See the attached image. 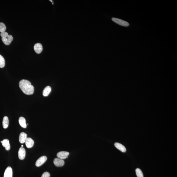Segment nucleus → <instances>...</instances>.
I'll list each match as a JSON object with an SVG mask.
<instances>
[{
	"label": "nucleus",
	"instance_id": "1",
	"mask_svg": "<svg viewBox=\"0 0 177 177\" xmlns=\"http://www.w3.org/2000/svg\"><path fill=\"white\" fill-rule=\"evenodd\" d=\"M19 87L25 94L31 95L34 93V88L30 82L26 80H22L19 82Z\"/></svg>",
	"mask_w": 177,
	"mask_h": 177
},
{
	"label": "nucleus",
	"instance_id": "2",
	"mask_svg": "<svg viewBox=\"0 0 177 177\" xmlns=\"http://www.w3.org/2000/svg\"><path fill=\"white\" fill-rule=\"evenodd\" d=\"M112 20L115 23H117L118 25L124 27L128 26L129 25L128 22L126 21H123L121 19L115 18H112Z\"/></svg>",
	"mask_w": 177,
	"mask_h": 177
},
{
	"label": "nucleus",
	"instance_id": "3",
	"mask_svg": "<svg viewBox=\"0 0 177 177\" xmlns=\"http://www.w3.org/2000/svg\"><path fill=\"white\" fill-rule=\"evenodd\" d=\"M47 160V157L46 156H43L38 159L36 163V166L37 167H40L44 164Z\"/></svg>",
	"mask_w": 177,
	"mask_h": 177
},
{
	"label": "nucleus",
	"instance_id": "4",
	"mask_svg": "<svg viewBox=\"0 0 177 177\" xmlns=\"http://www.w3.org/2000/svg\"><path fill=\"white\" fill-rule=\"evenodd\" d=\"M69 154V152H65V151H62V152H58L57 154V156L58 158L63 160L68 158Z\"/></svg>",
	"mask_w": 177,
	"mask_h": 177
},
{
	"label": "nucleus",
	"instance_id": "5",
	"mask_svg": "<svg viewBox=\"0 0 177 177\" xmlns=\"http://www.w3.org/2000/svg\"><path fill=\"white\" fill-rule=\"evenodd\" d=\"M26 152L25 149L23 147L20 148L18 152V156L19 159L23 160L25 157Z\"/></svg>",
	"mask_w": 177,
	"mask_h": 177
},
{
	"label": "nucleus",
	"instance_id": "6",
	"mask_svg": "<svg viewBox=\"0 0 177 177\" xmlns=\"http://www.w3.org/2000/svg\"><path fill=\"white\" fill-rule=\"evenodd\" d=\"M54 163L56 167H61L64 165L65 162L63 160L59 158H55L54 160Z\"/></svg>",
	"mask_w": 177,
	"mask_h": 177
},
{
	"label": "nucleus",
	"instance_id": "7",
	"mask_svg": "<svg viewBox=\"0 0 177 177\" xmlns=\"http://www.w3.org/2000/svg\"><path fill=\"white\" fill-rule=\"evenodd\" d=\"M34 49L36 53L38 54H40L43 50L42 45L40 43H36L34 45Z\"/></svg>",
	"mask_w": 177,
	"mask_h": 177
},
{
	"label": "nucleus",
	"instance_id": "8",
	"mask_svg": "<svg viewBox=\"0 0 177 177\" xmlns=\"http://www.w3.org/2000/svg\"><path fill=\"white\" fill-rule=\"evenodd\" d=\"M13 171L12 169L10 167H8L5 169L4 177H12Z\"/></svg>",
	"mask_w": 177,
	"mask_h": 177
},
{
	"label": "nucleus",
	"instance_id": "9",
	"mask_svg": "<svg viewBox=\"0 0 177 177\" xmlns=\"http://www.w3.org/2000/svg\"><path fill=\"white\" fill-rule=\"evenodd\" d=\"M26 145L27 147L30 148L33 146L34 142V140L30 138H27L25 141Z\"/></svg>",
	"mask_w": 177,
	"mask_h": 177
},
{
	"label": "nucleus",
	"instance_id": "10",
	"mask_svg": "<svg viewBox=\"0 0 177 177\" xmlns=\"http://www.w3.org/2000/svg\"><path fill=\"white\" fill-rule=\"evenodd\" d=\"M2 145L3 146L5 147V149L7 151L10 150V146L9 143V141L8 139H4L2 141Z\"/></svg>",
	"mask_w": 177,
	"mask_h": 177
},
{
	"label": "nucleus",
	"instance_id": "11",
	"mask_svg": "<svg viewBox=\"0 0 177 177\" xmlns=\"http://www.w3.org/2000/svg\"><path fill=\"white\" fill-rule=\"evenodd\" d=\"M27 138V134L24 132H22L20 134L19 136V141L21 144L24 143L25 142Z\"/></svg>",
	"mask_w": 177,
	"mask_h": 177
},
{
	"label": "nucleus",
	"instance_id": "12",
	"mask_svg": "<svg viewBox=\"0 0 177 177\" xmlns=\"http://www.w3.org/2000/svg\"><path fill=\"white\" fill-rule=\"evenodd\" d=\"M115 146L117 149L120 150L121 152H126V148L122 144L118 143H115Z\"/></svg>",
	"mask_w": 177,
	"mask_h": 177
},
{
	"label": "nucleus",
	"instance_id": "13",
	"mask_svg": "<svg viewBox=\"0 0 177 177\" xmlns=\"http://www.w3.org/2000/svg\"><path fill=\"white\" fill-rule=\"evenodd\" d=\"M19 124L22 128H26L27 127L26 121L25 118L23 117H20L19 120Z\"/></svg>",
	"mask_w": 177,
	"mask_h": 177
},
{
	"label": "nucleus",
	"instance_id": "14",
	"mask_svg": "<svg viewBox=\"0 0 177 177\" xmlns=\"http://www.w3.org/2000/svg\"><path fill=\"white\" fill-rule=\"evenodd\" d=\"M51 90L52 89L50 86H48L46 87L43 92V95L44 96L47 97L48 96L51 92Z\"/></svg>",
	"mask_w": 177,
	"mask_h": 177
},
{
	"label": "nucleus",
	"instance_id": "15",
	"mask_svg": "<svg viewBox=\"0 0 177 177\" xmlns=\"http://www.w3.org/2000/svg\"><path fill=\"white\" fill-rule=\"evenodd\" d=\"M9 125V119L8 117L5 116L3 119V126L4 129L8 128Z\"/></svg>",
	"mask_w": 177,
	"mask_h": 177
},
{
	"label": "nucleus",
	"instance_id": "16",
	"mask_svg": "<svg viewBox=\"0 0 177 177\" xmlns=\"http://www.w3.org/2000/svg\"><path fill=\"white\" fill-rule=\"evenodd\" d=\"M5 60L3 56L0 55V68H4L5 66Z\"/></svg>",
	"mask_w": 177,
	"mask_h": 177
},
{
	"label": "nucleus",
	"instance_id": "17",
	"mask_svg": "<svg viewBox=\"0 0 177 177\" xmlns=\"http://www.w3.org/2000/svg\"><path fill=\"white\" fill-rule=\"evenodd\" d=\"M135 171L137 177H144L143 173L140 169L137 168L135 170Z\"/></svg>",
	"mask_w": 177,
	"mask_h": 177
},
{
	"label": "nucleus",
	"instance_id": "18",
	"mask_svg": "<svg viewBox=\"0 0 177 177\" xmlns=\"http://www.w3.org/2000/svg\"><path fill=\"white\" fill-rule=\"evenodd\" d=\"M6 30V27L3 22H0V32L1 33L5 32Z\"/></svg>",
	"mask_w": 177,
	"mask_h": 177
},
{
	"label": "nucleus",
	"instance_id": "19",
	"mask_svg": "<svg viewBox=\"0 0 177 177\" xmlns=\"http://www.w3.org/2000/svg\"><path fill=\"white\" fill-rule=\"evenodd\" d=\"M2 40L4 44L6 45H9L11 43L8 40L7 38H2Z\"/></svg>",
	"mask_w": 177,
	"mask_h": 177
},
{
	"label": "nucleus",
	"instance_id": "20",
	"mask_svg": "<svg viewBox=\"0 0 177 177\" xmlns=\"http://www.w3.org/2000/svg\"><path fill=\"white\" fill-rule=\"evenodd\" d=\"M0 35L2 38H7L8 34V33L5 31L1 33Z\"/></svg>",
	"mask_w": 177,
	"mask_h": 177
},
{
	"label": "nucleus",
	"instance_id": "21",
	"mask_svg": "<svg viewBox=\"0 0 177 177\" xmlns=\"http://www.w3.org/2000/svg\"><path fill=\"white\" fill-rule=\"evenodd\" d=\"M50 174L48 172H45L43 174L41 177H50Z\"/></svg>",
	"mask_w": 177,
	"mask_h": 177
},
{
	"label": "nucleus",
	"instance_id": "22",
	"mask_svg": "<svg viewBox=\"0 0 177 177\" xmlns=\"http://www.w3.org/2000/svg\"><path fill=\"white\" fill-rule=\"evenodd\" d=\"M7 39L10 42H11L13 40V38L12 36L11 35H8L7 37Z\"/></svg>",
	"mask_w": 177,
	"mask_h": 177
},
{
	"label": "nucleus",
	"instance_id": "23",
	"mask_svg": "<svg viewBox=\"0 0 177 177\" xmlns=\"http://www.w3.org/2000/svg\"><path fill=\"white\" fill-rule=\"evenodd\" d=\"M23 145H21V147H23Z\"/></svg>",
	"mask_w": 177,
	"mask_h": 177
}]
</instances>
